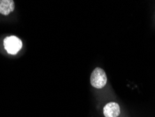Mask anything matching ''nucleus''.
Wrapping results in <instances>:
<instances>
[{
    "label": "nucleus",
    "instance_id": "1",
    "mask_svg": "<svg viewBox=\"0 0 155 117\" xmlns=\"http://www.w3.org/2000/svg\"><path fill=\"white\" fill-rule=\"evenodd\" d=\"M90 83L94 88L100 89L107 84V76L105 71L100 67H96L91 74Z\"/></svg>",
    "mask_w": 155,
    "mask_h": 117
},
{
    "label": "nucleus",
    "instance_id": "2",
    "mask_svg": "<svg viewBox=\"0 0 155 117\" xmlns=\"http://www.w3.org/2000/svg\"><path fill=\"white\" fill-rule=\"evenodd\" d=\"M4 46L9 54L15 55L22 49V42L15 36H9L4 39Z\"/></svg>",
    "mask_w": 155,
    "mask_h": 117
},
{
    "label": "nucleus",
    "instance_id": "3",
    "mask_svg": "<svg viewBox=\"0 0 155 117\" xmlns=\"http://www.w3.org/2000/svg\"><path fill=\"white\" fill-rule=\"evenodd\" d=\"M120 114V107L117 102H108L104 107V115L105 117H117Z\"/></svg>",
    "mask_w": 155,
    "mask_h": 117
},
{
    "label": "nucleus",
    "instance_id": "4",
    "mask_svg": "<svg viewBox=\"0 0 155 117\" xmlns=\"http://www.w3.org/2000/svg\"><path fill=\"white\" fill-rule=\"evenodd\" d=\"M15 9L14 2L13 0H0V13L8 15L13 12Z\"/></svg>",
    "mask_w": 155,
    "mask_h": 117
}]
</instances>
